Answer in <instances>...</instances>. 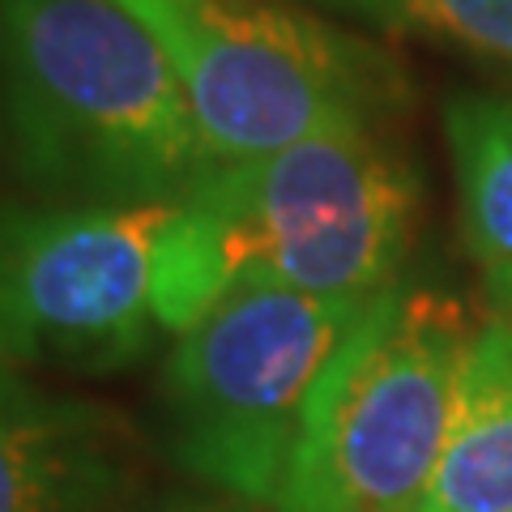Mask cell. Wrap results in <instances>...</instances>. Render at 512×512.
Instances as JSON below:
<instances>
[{"label": "cell", "instance_id": "1", "mask_svg": "<svg viewBox=\"0 0 512 512\" xmlns=\"http://www.w3.org/2000/svg\"><path fill=\"white\" fill-rule=\"evenodd\" d=\"M22 180L77 205H180L214 158L167 52L116 0H0Z\"/></svg>", "mask_w": 512, "mask_h": 512}, {"label": "cell", "instance_id": "2", "mask_svg": "<svg viewBox=\"0 0 512 512\" xmlns=\"http://www.w3.org/2000/svg\"><path fill=\"white\" fill-rule=\"evenodd\" d=\"M227 278H265L342 303L393 291L419 235L423 188L389 128L320 133L214 167L184 197Z\"/></svg>", "mask_w": 512, "mask_h": 512}, {"label": "cell", "instance_id": "3", "mask_svg": "<svg viewBox=\"0 0 512 512\" xmlns=\"http://www.w3.org/2000/svg\"><path fill=\"white\" fill-rule=\"evenodd\" d=\"M474 320L436 286L367 303L320 376L278 512H414L440 466Z\"/></svg>", "mask_w": 512, "mask_h": 512}, {"label": "cell", "instance_id": "4", "mask_svg": "<svg viewBox=\"0 0 512 512\" xmlns=\"http://www.w3.org/2000/svg\"><path fill=\"white\" fill-rule=\"evenodd\" d=\"M158 39L214 167L320 133L389 128L406 73L389 52L274 0H116Z\"/></svg>", "mask_w": 512, "mask_h": 512}, {"label": "cell", "instance_id": "5", "mask_svg": "<svg viewBox=\"0 0 512 512\" xmlns=\"http://www.w3.org/2000/svg\"><path fill=\"white\" fill-rule=\"evenodd\" d=\"M363 312L367 303L239 278L167 355L158 402L175 466L278 508L308 402Z\"/></svg>", "mask_w": 512, "mask_h": 512}, {"label": "cell", "instance_id": "6", "mask_svg": "<svg viewBox=\"0 0 512 512\" xmlns=\"http://www.w3.org/2000/svg\"><path fill=\"white\" fill-rule=\"evenodd\" d=\"M171 205H0V367L107 376L158 338L154 248Z\"/></svg>", "mask_w": 512, "mask_h": 512}, {"label": "cell", "instance_id": "7", "mask_svg": "<svg viewBox=\"0 0 512 512\" xmlns=\"http://www.w3.org/2000/svg\"><path fill=\"white\" fill-rule=\"evenodd\" d=\"M133 478L116 414L0 372V512H120Z\"/></svg>", "mask_w": 512, "mask_h": 512}, {"label": "cell", "instance_id": "8", "mask_svg": "<svg viewBox=\"0 0 512 512\" xmlns=\"http://www.w3.org/2000/svg\"><path fill=\"white\" fill-rule=\"evenodd\" d=\"M414 512H512V320L500 312L474 325L440 466Z\"/></svg>", "mask_w": 512, "mask_h": 512}, {"label": "cell", "instance_id": "9", "mask_svg": "<svg viewBox=\"0 0 512 512\" xmlns=\"http://www.w3.org/2000/svg\"><path fill=\"white\" fill-rule=\"evenodd\" d=\"M444 141L457 180L461 235L487 282L512 274V99L453 94Z\"/></svg>", "mask_w": 512, "mask_h": 512}, {"label": "cell", "instance_id": "10", "mask_svg": "<svg viewBox=\"0 0 512 512\" xmlns=\"http://www.w3.org/2000/svg\"><path fill=\"white\" fill-rule=\"evenodd\" d=\"M393 35L444 39L512 64V0H325Z\"/></svg>", "mask_w": 512, "mask_h": 512}, {"label": "cell", "instance_id": "11", "mask_svg": "<svg viewBox=\"0 0 512 512\" xmlns=\"http://www.w3.org/2000/svg\"><path fill=\"white\" fill-rule=\"evenodd\" d=\"M137 512H231V508H218V504H201V500H184V495H171V500H158V504L137 508Z\"/></svg>", "mask_w": 512, "mask_h": 512}, {"label": "cell", "instance_id": "12", "mask_svg": "<svg viewBox=\"0 0 512 512\" xmlns=\"http://www.w3.org/2000/svg\"><path fill=\"white\" fill-rule=\"evenodd\" d=\"M487 295H491V303H495V312L512 320V274H508V278H491V282H487Z\"/></svg>", "mask_w": 512, "mask_h": 512}]
</instances>
